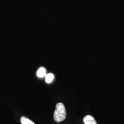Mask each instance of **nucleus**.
Segmentation results:
<instances>
[{
  "instance_id": "1",
  "label": "nucleus",
  "mask_w": 124,
  "mask_h": 124,
  "mask_svg": "<svg viewBox=\"0 0 124 124\" xmlns=\"http://www.w3.org/2000/svg\"><path fill=\"white\" fill-rule=\"evenodd\" d=\"M66 112L65 108L63 103H58L56 105V108L54 112V120L57 122H60L65 119Z\"/></svg>"
},
{
  "instance_id": "2",
  "label": "nucleus",
  "mask_w": 124,
  "mask_h": 124,
  "mask_svg": "<svg viewBox=\"0 0 124 124\" xmlns=\"http://www.w3.org/2000/svg\"><path fill=\"white\" fill-rule=\"evenodd\" d=\"M83 121L85 124H97L94 117L91 115H86L83 118Z\"/></svg>"
},
{
  "instance_id": "3",
  "label": "nucleus",
  "mask_w": 124,
  "mask_h": 124,
  "mask_svg": "<svg viewBox=\"0 0 124 124\" xmlns=\"http://www.w3.org/2000/svg\"><path fill=\"white\" fill-rule=\"evenodd\" d=\"M20 122L22 124H35L33 121L24 116L21 117L20 118Z\"/></svg>"
},
{
  "instance_id": "4",
  "label": "nucleus",
  "mask_w": 124,
  "mask_h": 124,
  "mask_svg": "<svg viewBox=\"0 0 124 124\" xmlns=\"http://www.w3.org/2000/svg\"><path fill=\"white\" fill-rule=\"evenodd\" d=\"M46 70L44 68H40L37 72V75L39 77H43L46 75Z\"/></svg>"
},
{
  "instance_id": "5",
  "label": "nucleus",
  "mask_w": 124,
  "mask_h": 124,
  "mask_svg": "<svg viewBox=\"0 0 124 124\" xmlns=\"http://www.w3.org/2000/svg\"><path fill=\"white\" fill-rule=\"evenodd\" d=\"M54 79V75L53 74L49 73L46 75V81L47 83H51Z\"/></svg>"
}]
</instances>
